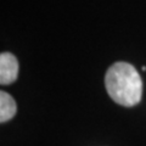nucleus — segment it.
I'll list each match as a JSON object with an SVG mask.
<instances>
[{"instance_id": "2", "label": "nucleus", "mask_w": 146, "mask_h": 146, "mask_svg": "<svg viewBox=\"0 0 146 146\" xmlns=\"http://www.w3.org/2000/svg\"><path fill=\"white\" fill-rule=\"evenodd\" d=\"M18 62L15 55L3 52L0 55V84L9 85L17 79Z\"/></svg>"}, {"instance_id": "3", "label": "nucleus", "mask_w": 146, "mask_h": 146, "mask_svg": "<svg viewBox=\"0 0 146 146\" xmlns=\"http://www.w3.org/2000/svg\"><path fill=\"white\" fill-rule=\"evenodd\" d=\"M16 102L10 94L0 91V122L5 123L16 115Z\"/></svg>"}, {"instance_id": "1", "label": "nucleus", "mask_w": 146, "mask_h": 146, "mask_svg": "<svg viewBox=\"0 0 146 146\" xmlns=\"http://www.w3.org/2000/svg\"><path fill=\"white\" fill-rule=\"evenodd\" d=\"M105 86L110 98L122 106H135L141 100L143 95L141 76L130 63H113L105 76Z\"/></svg>"}]
</instances>
